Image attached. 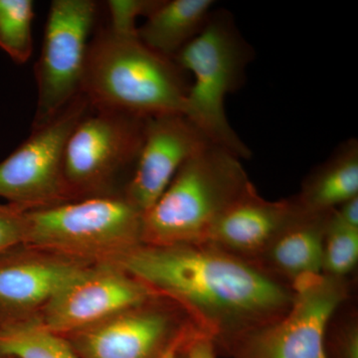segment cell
Wrapping results in <instances>:
<instances>
[{"label": "cell", "instance_id": "6da1fadb", "mask_svg": "<svg viewBox=\"0 0 358 358\" xmlns=\"http://www.w3.org/2000/svg\"><path fill=\"white\" fill-rule=\"evenodd\" d=\"M115 265L180 308L216 353L281 319L294 300L288 282L207 242L140 243L117 256Z\"/></svg>", "mask_w": 358, "mask_h": 358}, {"label": "cell", "instance_id": "7a4b0ae2", "mask_svg": "<svg viewBox=\"0 0 358 358\" xmlns=\"http://www.w3.org/2000/svg\"><path fill=\"white\" fill-rule=\"evenodd\" d=\"M186 84L176 61L109 29L89 45L81 93L93 109L147 120L185 114Z\"/></svg>", "mask_w": 358, "mask_h": 358}, {"label": "cell", "instance_id": "3957f363", "mask_svg": "<svg viewBox=\"0 0 358 358\" xmlns=\"http://www.w3.org/2000/svg\"><path fill=\"white\" fill-rule=\"evenodd\" d=\"M255 185L242 159L210 145L180 167L143 215L141 243H201L219 218Z\"/></svg>", "mask_w": 358, "mask_h": 358}, {"label": "cell", "instance_id": "277c9868", "mask_svg": "<svg viewBox=\"0 0 358 358\" xmlns=\"http://www.w3.org/2000/svg\"><path fill=\"white\" fill-rule=\"evenodd\" d=\"M253 55L232 15L213 10L203 30L174 58L181 69L194 77L183 115L212 145L242 160L251 159L252 152L228 121L225 100L243 86Z\"/></svg>", "mask_w": 358, "mask_h": 358}, {"label": "cell", "instance_id": "5b68a950", "mask_svg": "<svg viewBox=\"0 0 358 358\" xmlns=\"http://www.w3.org/2000/svg\"><path fill=\"white\" fill-rule=\"evenodd\" d=\"M141 221L143 213L124 196H90L26 211L24 244L117 258L141 243Z\"/></svg>", "mask_w": 358, "mask_h": 358}, {"label": "cell", "instance_id": "8992f818", "mask_svg": "<svg viewBox=\"0 0 358 358\" xmlns=\"http://www.w3.org/2000/svg\"><path fill=\"white\" fill-rule=\"evenodd\" d=\"M293 303L277 322L244 334L219 353L228 358H327V327L350 298L348 279L324 274L294 282Z\"/></svg>", "mask_w": 358, "mask_h": 358}, {"label": "cell", "instance_id": "52a82bcc", "mask_svg": "<svg viewBox=\"0 0 358 358\" xmlns=\"http://www.w3.org/2000/svg\"><path fill=\"white\" fill-rule=\"evenodd\" d=\"M90 103L83 94L50 121L33 127L27 140L0 162V197L24 210L68 201L63 155Z\"/></svg>", "mask_w": 358, "mask_h": 358}, {"label": "cell", "instance_id": "ba28073f", "mask_svg": "<svg viewBox=\"0 0 358 358\" xmlns=\"http://www.w3.org/2000/svg\"><path fill=\"white\" fill-rule=\"evenodd\" d=\"M96 13L93 0L52 1L34 69L38 103L33 127L50 121L81 94Z\"/></svg>", "mask_w": 358, "mask_h": 358}, {"label": "cell", "instance_id": "9c48e42d", "mask_svg": "<svg viewBox=\"0 0 358 358\" xmlns=\"http://www.w3.org/2000/svg\"><path fill=\"white\" fill-rule=\"evenodd\" d=\"M147 120L90 106L71 133L63 155L68 193L94 192L136 166Z\"/></svg>", "mask_w": 358, "mask_h": 358}, {"label": "cell", "instance_id": "30bf717a", "mask_svg": "<svg viewBox=\"0 0 358 358\" xmlns=\"http://www.w3.org/2000/svg\"><path fill=\"white\" fill-rule=\"evenodd\" d=\"M76 334L80 358H157L178 339L201 336L180 308L159 296Z\"/></svg>", "mask_w": 358, "mask_h": 358}, {"label": "cell", "instance_id": "8fae6325", "mask_svg": "<svg viewBox=\"0 0 358 358\" xmlns=\"http://www.w3.org/2000/svg\"><path fill=\"white\" fill-rule=\"evenodd\" d=\"M155 296L117 265L82 268L44 306L42 322L55 334H76Z\"/></svg>", "mask_w": 358, "mask_h": 358}, {"label": "cell", "instance_id": "7c38bea8", "mask_svg": "<svg viewBox=\"0 0 358 358\" xmlns=\"http://www.w3.org/2000/svg\"><path fill=\"white\" fill-rule=\"evenodd\" d=\"M210 145L185 115L147 119L143 145L124 197L143 215L166 189L180 167Z\"/></svg>", "mask_w": 358, "mask_h": 358}, {"label": "cell", "instance_id": "4fadbf2b", "mask_svg": "<svg viewBox=\"0 0 358 358\" xmlns=\"http://www.w3.org/2000/svg\"><path fill=\"white\" fill-rule=\"evenodd\" d=\"M301 210L293 196L268 200L254 187L219 218L205 242L254 262Z\"/></svg>", "mask_w": 358, "mask_h": 358}, {"label": "cell", "instance_id": "5bb4252c", "mask_svg": "<svg viewBox=\"0 0 358 358\" xmlns=\"http://www.w3.org/2000/svg\"><path fill=\"white\" fill-rule=\"evenodd\" d=\"M13 251L0 256V327L46 305L83 268L68 261L15 256Z\"/></svg>", "mask_w": 358, "mask_h": 358}, {"label": "cell", "instance_id": "9a60e30c", "mask_svg": "<svg viewBox=\"0 0 358 358\" xmlns=\"http://www.w3.org/2000/svg\"><path fill=\"white\" fill-rule=\"evenodd\" d=\"M331 212L301 210L253 263L291 286L301 278L322 274V246Z\"/></svg>", "mask_w": 358, "mask_h": 358}, {"label": "cell", "instance_id": "2e32d148", "mask_svg": "<svg viewBox=\"0 0 358 358\" xmlns=\"http://www.w3.org/2000/svg\"><path fill=\"white\" fill-rule=\"evenodd\" d=\"M358 196V141H343L308 174L294 199L308 213H327Z\"/></svg>", "mask_w": 358, "mask_h": 358}, {"label": "cell", "instance_id": "e0dca14e", "mask_svg": "<svg viewBox=\"0 0 358 358\" xmlns=\"http://www.w3.org/2000/svg\"><path fill=\"white\" fill-rule=\"evenodd\" d=\"M214 3L213 0H160L138 28V39L155 53L174 60L203 30Z\"/></svg>", "mask_w": 358, "mask_h": 358}, {"label": "cell", "instance_id": "ac0fdd59", "mask_svg": "<svg viewBox=\"0 0 358 358\" xmlns=\"http://www.w3.org/2000/svg\"><path fill=\"white\" fill-rule=\"evenodd\" d=\"M2 358H80L58 334L43 322L20 319L0 327Z\"/></svg>", "mask_w": 358, "mask_h": 358}, {"label": "cell", "instance_id": "d6986e66", "mask_svg": "<svg viewBox=\"0 0 358 358\" xmlns=\"http://www.w3.org/2000/svg\"><path fill=\"white\" fill-rule=\"evenodd\" d=\"M31 0H0V48L17 64H24L32 55Z\"/></svg>", "mask_w": 358, "mask_h": 358}, {"label": "cell", "instance_id": "ffe728a7", "mask_svg": "<svg viewBox=\"0 0 358 358\" xmlns=\"http://www.w3.org/2000/svg\"><path fill=\"white\" fill-rule=\"evenodd\" d=\"M358 263V229L329 213L322 246V274L348 279Z\"/></svg>", "mask_w": 358, "mask_h": 358}, {"label": "cell", "instance_id": "44dd1931", "mask_svg": "<svg viewBox=\"0 0 358 358\" xmlns=\"http://www.w3.org/2000/svg\"><path fill=\"white\" fill-rule=\"evenodd\" d=\"M327 358H358V320L355 310L334 313L324 338Z\"/></svg>", "mask_w": 358, "mask_h": 358}, {"label": "cell", "instance_id": "7402d4cb", "mask_svg": "<svg viewBox=\"0 0 358 358\" xmlns=\"http://www.w3.org/2000/svg\"><path fill=\"white\" fill-rule=\"evenodd\" d=\"M160 0H110V31L120 36L138 38L136 21L147 16L159 6Z\"/></svg>", "mask_w": 358, "mask_h": 358}, {"label": "cell", "instance_id": "603a6c76", "mask_svg": "<svg viewBox=\"0 0 358 358\" xmlns=\"http://www.w3.org/2000/svg\"><path fill=\"white\" fill-rule=\"evenodd\" d=\"M26 211L13 204H0V256L24 244Z\"/></svg>", "mask_w": 358, "mask_h": 358}, {"label": "cell", "instance_id": "cb8c5ba5", "mask_svg": "<svg viewBox=\"0 0 358 358\" xmlns=\"http://www.w3.org/2000/svg\"><path fill=\"white\" fill-rule=\"evenodd\" d=\"M185 358H216L215 346L213 343L205 336H195L183 350Z\"/></svg>", "mask_w": 358, "mask_h": 358}, {"label": "cell", "instance_id": "d4e9b609", "mask_svg": "<svg viewBox=\"0 0 358 358\" xmlns=\"http://www.w3.org/2000/svg\"><path fill=\"white\" fill-rule=\"evenodd\" d=\"M338 217L353 228L358 229V196L348 199L336 209Z\"/></svg>", "mask_w": 358, "mask_h": 358}, {"label": "cell", "instance_id": "484cf974", "mask_svg": "<svg viewBox=\"0 0 358 358\" xmlns=\"http://www.w3.org/2000/svg\"><path fill=\"white\" fill-rule=\"evenodd\" d=\"M194 338L195 336H192V338H182L178 339V341L171 343V345H169L164 352L160 353L159 357L157 358H181V357H182V352L183 350H185V345Z\"/></svg>", "mask_w": 358, "mask_h": 358}, {"label": "cell", "instance_id": "4316f807", "mask_svg": "<svg viewBox=\"0 0 358 358\" xmlns=\"http://www.w3.org/2000/svg\"><path fill=\"white\" fill-rule=\"evenodd\" d=\"M181 358H185V357H183V353H182V357H181Z\"/></svg>", "mask_w": 358, "mask_h": 358}, {"label": "cell", "instance_id": "83f0119b", "mask_svg": "<svg viewBox=\"0 0 358 358\" xmlns=\"http://www.w3.org/2000/svg\"><path fill=\"white\" fill-rule=\"evenodd\" d=\"M0 358H2L1 357H0Z\"/></svg>", "mask_w": 358, "mask_h": 358}]
</instances>
